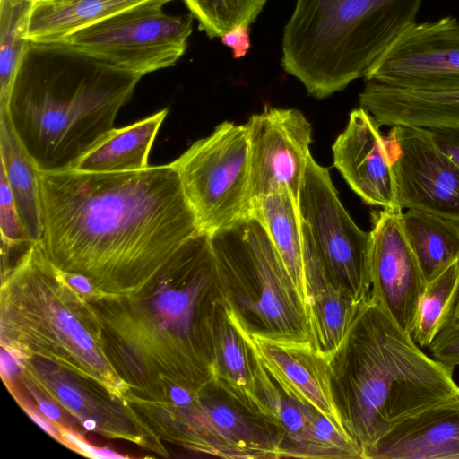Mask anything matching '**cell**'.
Segmentation results:
<instances>
[{
    "mask_svg": "<svg viewBox=\"0 0 459 459\" xmlns=\"http://www.w3.org/2000/svg\"><path fill=\"white\" fill-rule=\"evenodd\" d=\"M459 295V260L427 284L418 307L412 337L429 348L450 322Z\"/></svg>",
    "mask_w": 459,
    "mask_h": 459,
    "instance_id": "obj_29",
    "label": "cell"
},
{
    "mask_svg": "<svg viewBox=\"0 0 459 459\" xmlns=\"http://www.w3.org/2000/svg\"><path fill=\"white\" fill-rule=\"evenodd\" d=\"M141 78L59 44L30 41L0 111L38 171L70 170L116 128Z\"/></svg>",
    "mask_w": 459,
    "mask_h": 459,
    "instance_id": "obj_3",
    "label": "cell"
},
{
    "mask_svg": "<svg viewBox=\"0 0 459 459\" xmlns=\"http://www.w3.org/2000/svg\"><path fill=\"white\" fill-rule=\"evenodd\" d=\"M450 322L459 324V295H458Z\"/></svg>",
    "mask_w": 459,
    "mask_h": 459,
    "instance_id": "obj_38",
    "label": "cell"
},
{
    "mask_svg": "<svg viewBox=\"0 0 459 459\" xmlns=\"http://www.w3.org/2000/svg\"><path fill=\"white\" fill-rule=\"evenodd\" d=\"M221 42L232 49L234 58L245 56L251 47L249 26L239 25L233 28L221 37Z\"/></svg>",
    "mask_w": 459,
    "mask_h": 459,
    "instance_id": "obj_36",
    "label": "cell"
},
{
    "mask_svg": "<svg viewBox=\"0 0 459 459\" xmlns=\"http://www.w3.org/2000/svg\"><path fill=\"white\" fill-rule=\"evenodd\" d=\"M21 407L26 411V413L48 434L52 437L62 443V437L58 427L45 417L38 409L30 404H21Z\"/></svg>",
    "mask_w": 459,
    "mask_h": 459,
    "instance_id": "obj_37",
    "label": "cell"
},
{
    "mask_svg": "<svg viewBox=\"0 0 459 459\" xmlns=\"http://www.w3.org/2000/svg\"><path fill=\"white\" fill-rule=\"evenodd\" d=\"M247 127L251 201L281 189L298 200L312 141V127L298 109L266 108Z\"/></svg>",
    "mask_w": 459,
    "mask_h": 459,
    "instance_id": "obj_15",
    "label": "cell"
},
{
    "mask_svg": "<svg viewBox=\"0 0 459 459\" xmlns=\"http://www.w3.org/2000/svg\"><path fill=\"white\" fill-rule=\"evenodd\" d=\"M62 437V444L74 451L90 458H124L106 448H96L87 443L82 436L64 427H58Z\"/></svg>",
    "mask_w": 459,
    "mask_h": 459,
    "instance_id": "obj_34",
    "label": "cell"
},
{
    "mask_svg": "<svg viewBox=\"0 0 459 459\" xmlns=\"http://www.w3.org/2000/svg\"><path fill=\"white\" fill-rule=\"evenodd\" d=\"M212 378L235 399L259 411L254 353L245 334V324L230 305L223 306L212 333Z\"/></svg>",
    "mask_w": 459,
    "mask_h": 459,
    "instance_id": "obj_22",
    "label": "cell"
},
{
    "mask_svg": "<svg viewBox=\"0 0 459 459\" xmlns=\"http://www.w3.org/2000/svg\"><path fill=\"white\" fill-rule=\"evenodd\" d=\"M168 109L121 128H115L90 150L74 170L91 173L134 171L148 166V158Z\"/></svg>",
    "mask_w": 459,
    "mask_h": 459,
    "instance_id": "obj_25",
    "label": "cell"
},
{
    "mask_svg": "<svg viewBox=\"0 0 459 459\" xmlns=\"http://www.w3.org/2000/svg\"><path fill=\"white\" fill-rule=\"evenodd\" d=\"M28 1H30V2H32L34 4H36L42 3V2H46V1H49V0H28Z\"/></svg>",
    "mask_w": 459,
    "mask_h": 459,
    "instance_id": "obj_39",
    "label": "cell"
},
{
    "mask_svg": "<svg viewBox=\"0 0 459 459\" xmlns=\"http://www.w3.org/2000/svg\"><path fill=\"white\" fill-rule=\"evenodd\" d=\"M210 236L216 259L253 282L260 291L255 299L236 294V305L256 316L267 332L310 340L304 307L264 226L248 217Z\"/></svg>",
    "mask_w": 459,
    "mask_h": 459,
    "instance_id": "obj_10",
    "label": "cell"
},
{
    "mask_svg": "<svg viewBox=\"0 0 459 459\" xmlns=\"http://www.w3.org/2000/svg\"><path fill=\"white\" fill-rule=\"evenodd\" d=\"M385 142L399 207L459 220V166L428 129L394 125Z\"/></svg>",
    "mask_w": 459,
    "mask_h": 459,
    "instance_id": "obj_14",
    "label": "cell"
},
{
    "mask_svg": "<svg viewBox=\"0 0 459 459\" xmlns=\"http://www.w3.org/2000/svg\"><path fill=\"white\" fill-rule=\"evenodd\" d=\"M366 458L459 459V397L400 424Z\"/></svg>",
    "mask_w": 459,
    "mask_h": 459,
    "instance_id": "obj_20",
    "label": "cell"
},
{
    "mask_svg": "<svg viewBox=\"0 0 459 459\" xmlns=\"http://www.w3.org/2000/svg\"><path fill=\"white\" fill-rule=\"evenodd\" d=\"M245 334L255 357L286 396L315 409L341 429L349 431L334 399L331 365L310 340L252 332L246 325Z\"/></svg>",
    "mask_w": 459,
    "mask_h": 459,
    "instance_id": "obj_17",
    "label": "cell"
},
{
    "mask_svg": "<svg viewBox=\"0 0 459 459\" xmlns=\"http://www.w3.org/2000/svg\"><path fill=\"white\" fill-rule=\"evenodd\" d=\"M346 350V423L364 458L400 424L459 397L454 368L427 355L372 296Z\"/></svg>",
    "mask_w": 459,
    "mask_h": 459,
    "instance_id": "obj_5",
    "label": "cell"
},
{
    "mask_svg": "<svg viewBox=\"0 0 459 459\" xmlns=\"http://www.w3.org/2000/svg\"><path fill=\"white\" fill-rule=\"evenodd\" d=\"M302 235L310 340L315 349L332 365L343 349L345 351L366 302L357 299L330 276L303 231Z\"/></svg>",
    "mask_w": 459,
    "mask_h": 459,
    "instance_id": "obj_19",
    "label": "cell"
},
{
    "mask_svg": "<svg viewBox=\"0 0 459 459\" xmlns=\"http://www.w3.org/2000/svg\"><path fill=\"white\" fill-rule=\"evenodd\" d=\"M402 212L382 209L372 213L371 296L411 334L427 282L404 234Z\"/></svg>",
    "mask_w": 459,
    "mask_h": 459,
    "instance_id": "obj_16",
    "label": "cell"
},
{
    "mask_svg": "<svg viewBox=\"0 0 459 459\" xmlns=\"http://www.w3.org/2000/svg\"><path fill=\"white\" fill-rule=\"evenodd\" d=\"M33 6L28 0H0V110L7 106L30 42Z\"/></svg>",
    "mask_w": 459,
    "mask_h": 459,
    "instance_id": "obj_28",
    "label": "cell"
},
{
    "mask_svg": "<svg viewBox=\"0 0 459 459\" xmlns=\"http://www.w3.org/2000/svg\"><path fill=\"white\" fill-rule=\"evenodd\" d=\"M39 245L60 271L87 277L101 296L145 289L200 232L171 164L134 171L39 172Z\"/></svg>",
    "mask_w": 459,
    "mask_h": 459,
    "instance_id": "obj_1",
    "label": "cell"
},
{
    "mask_svg": "<svg viewBox=\"0 0 459 459\" xmlns=\"http://www.w3.org/2000/svg\"><path fill=\"white\" fill-rule=\"evenodd\" d=\"M438 147L459 166V126L427 127Z\"/></svg>",
    "mask_w": 459,
    "mask_h": 459,
    "instance_id": "obj_35",
    "label": "cell"
},
{
    "mask_svg": "<svg viewBox=\"0 0 459 459\" xmlns=\"http://www.w3.org/2000/svg\"><path fill=\"white\" fill-rule=\"evenodd\" d=\"M379 127L367 110L353 109L332 146L333 166L367 204L401 209L385 136Z\"/></svg>",
    "mask_w": 459,
    "mask_h": 459,
    "instance_id": "obj_18",
    "label": "cell"
},
{
    "mask_svg": "<svg viewBox=\"0 0 459 459\" xmlns=\"http://www.w3.org/2000/svg\"><path fill=\"white\" fill-rule=\"evenodd\" d=\"M15 355V354H13ZM15 375L4 381L20 382L32 395L48 400L73 418L75 433L93 431L141 446L155 445L154 437L126 401L114 398L100 385L65 368L37 357H19Z\"/></svg>",
    "mask_w": 459,
    "mask_h": 459,
    "instance_id": "obj_12",
    "label": "cell"
},
{
    "mask_svg": "<svg viewBox=\"0 0 459 459\" xmlns=\"http://www.w3.org/2000/svg\"><path fill=\"white\" fill-rule=\"evenodd\" d=\"M429 348L440 362L454 368L459 366V324L449 322Z\"/></svg>",
    "mask_w": 459,
    "mask_h": 459,
    "instance_id": "obj_33",
    "label": "cell"
},
{
    "mask_svg": "<svg viewBox=\"0 0 459 459\" xmlns=\"http://www.w3.org/2000/svg\"><path fill=\"white\" fill-rule=\"evenodd\" d=\"M0 157L19 213L33 243L42 238V209L38 170L12 127L5 111H0Z\"/></svg>",
    "mask_w": 459,
    "mask_h": 459,
    "instance_id": "obj_27",
    "label": "cell"
},
{
    "mask_svg": "<svg viewBox=\"0 0 459 459\" xmlns=\"http://www.w3.org/2000/svg\"><path fill=\"white\" fill-rule=\"evenodd\" d=\"M196 216L212 235L249 217L250 164L247 127L224 121L170 163Z\"/></svg>",
    "mask_w": 459,
    "mask_h": 459,
    "instance_id": "obj_7",
    "label": "cell"
},
{
    "mask_svg": "<svg viewBox=\"0 0 459 459\" xmlns=\"http://www.w3.org/2000/svg\"><path fill=\"white\" fill-rule=\"evenodd\" d=\"M1 347L65 368L126 401L130 386L106 352L98 315L39 243L2 268Z\"/></svg>",
    "mask_w": 459,
    "mask_h": 459,
    "instance_id": "obj_4",
    "label": "cell"
},
{
    "mask_svg": "<svg viewBox=\"0 0 459 459\" xmlns=\"http://www.w3.org/2000/svg\"><path fill=\"white\" fill-rule=\"evenodd\" d=\"M298 205L303 233L330 276L367 302L371 285V233L362 230L338 197L326 168L309 157Z\"/></svg>",
    "mask_w": 459,
    "mask_h": 459,
    "instance_id": "obj_11",
    "label": "cell"
},
{
    "mask_svg": "<svg viewBox=\"0 0 459 459\" xmlns=\"http://www.w3.org/2000/svg\"><path fill=\"white\" fill-rule=\"evenodd\" d=\"M173 0H49L34 4L29 41L59 42L76 31L131 8Z\"/></svg>",
    "mask_w": 459,
    "mask_h": 459,
    "instance_id": "obj_24",
    "label": "cell"
},
{
    "mask_svg": "<svg viewBox=\"0 0 459 459\" xmlns=\"http://www.w3.org/2000/svg\"><path fill=\"white\" fill-rule=\"evenodd\" d=\"M164 3L121 12L83 28L59 44L117 71L143 75L170 67L187 47L195 16L169 15Z\"/></svg>",
    "mask_w": 459,
    "mask_h": 459,
    "instance_id": "obj_9",
    "label": "cell"
},
{
    "mask_svg": "<svg viewBox=\"0 0 459 459\" xmlns=\"http://www.w3.org/2000/svg\"><path fill=\"white\" fill-rule=\"evenodd\" d=\"M359 101L379 126H459V90L422 91L366 81Z\"/></svg>",
    "mask_w": 459,
    "mask_h": 459,
    "instance_id": "obj_21",
    "label": "cell"
},
{
    "mask_svg": "<svg viewBox=\"0 0 459 459\" xmlns=\"http://www.w3.org/2000/svg\"><path fill=\"white\" fill-rule=\"evenodd\" d=\"M210 39L221 38L233 28L253 23L266 0H183Z\"/></svg>",
    "mask_w": 459,
    "mask_h": 459,
    "instance_id": "obj_31",
    "label": "cell"
},
{
    "mask_svg": "<svg viewBox=\"0 0 459 459\" xmlns=\"http://www.w3.org/2000/svg\"><path fill=\"white\" fill-rule=\"evenodd\" d=\"M423 0H297L284 27L281 66L324 99L364 77L410 25Z\"/></svg>",
    "mask_w": 459,
    "mask_h": 459,
    "instance_id": "obj_6",
    "label": "cell"
},
{
    "mask_svg": "<svg viewBox=\"0 0 459 459\" xmlns=\"http://www.w3.org/2000/svg\"><path fill=\"white\" fill-rule=\"evenodd\" d=\"M218 279L211 236L198 232L141 292L90 300L106 352L131 394L149 395L171 386L199 390L195 317L204 294Z\"/></svg>",
    "mask_w": 459,
    "mask_h": 459,
    "instance_id": "obj_2",
    "label": "cell"
},
{
    "mask_svg": "<svg viewBox=\"0 0 459 459\" xmlns=\"http://www.w3.org/2000/svg\"><path fill=\"white\" fill-rule=\"evenodd\" d=\"M281 457L364 458V452L349 431L315 411L303 432L281 448Z\"/></svg>",
    "mask_w": 459,
    "mask_h": 459,
    "instance_id": "obj_30",
    "label": "cell"
},
{
    "mask_svg": "<svg viewBox=\"0 0 459 459\" xmlns=\"http://www.w3.org/2000/svg\"><path fill=\"white\" fill-rule=\"evenodd\" d=\"M0 230L2 257L8 256L20 247L33 244L19 213L5 171L0 167Z\"/></svg>",
    "mask_w": 459,
    "mask_h": 459,
    "instance_id": "obj_32",
    "label": "cell"
},
{
    "mask_svg": "<svg viewBox=\"0 0 459 459\" xmlns=\"http://www.w3.org/2000/svg\"><path fill=\"white\" fill-rule=\"evenodd\" d=\"M366 81L422 91L459 90V20L413 22L370 66Z\"/></svg>",
    "mask_w": 459,
    "mask_h": 459,
    "instance_id": "obj_13",
    "label": "cell"
},
{
    "mask_svg": "<svg viewBox=\"0 0 459 459\" xmlns=\"http://www.w3.org/2000/svg\"><path fill=\"white\" fill-rule=\"evenodd\" d=\"M130 404L157 439L226 458L281 457V446L268 433L228 403L198 391Z\"/></svg>",
    "mask_w": 459,
    "mask_h": 459,
    "instance_id": "obj_8",
    "label": "cell"
},
{
    "mask_svg": "<svg viewBox=\"0 0 459 459\" xmlns=\"http://www.w3.org/2000/svg\"><path fill=\"white\" fill-rule=\"evenodd\" d=\"M402 224L427 284L459 260V220L408 209Z\"/></svg>",
    "mask_w": 459,
    "mask_h": 459,
    "instance_id": "obj_26",
    "label": "cell"
},
{
    "mask_svg": "<svg viewBox=\"0 0 459 459\" xmlns=\"http://www.w3.org/2000/svg\"><path fill=\"white\" fill-rule=\"evenodd\" d=\"M249 217L257 220L266 230L307 314L303 235L298 200L288 189L271 193L251 201Z\"/></svg>",
    "mask_w": 459,
    "mask_h": 459,
    "instance_id": "obj_23",
    "label": "cell"
}]
</instances>
